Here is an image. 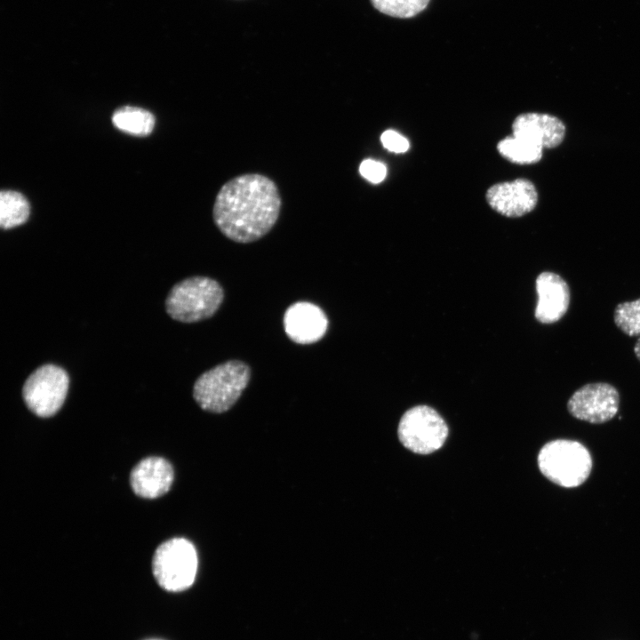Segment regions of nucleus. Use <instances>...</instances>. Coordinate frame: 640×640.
<instances>
[{
    "instance_id": "nucleus-2",
    "label": "nucleus",
    "mask_w": 640,
    "mask_h": 640,
    "mask_svg": "<svg viewBox=\"0 0 640 640\" xmlns=\"http://www.w3.org/2000/svg\"><path fill=\"white\" fill-rule=\"evenodd\" d=\"M251 376L249 366L230 360L204 372L196 380L193 396L204 411L221 413L229 410L247 387Z\"/></svg>"
},
{
    "instance_id": "nucleus-11",
    "label": "nucleus",
    "mask_w": 640,
    "mask_h": 640,
    "mask_svg": "<svg viewBox=\"0 0 640 640\" xmlns=\"http://www.w3.org/2000/svg\"><path fill=\"white\" fill-rule=\"evenodd\" d=\"M287 336L299 344H311L321 340L328 327L324 312L316 305L300 301L291 305L284 316Z\"/></svg>"
},
{
    "instance_id": "nucleus-8",
    "label": "nucleus",
    "mask_w": 640,
    "mask_h": 640,
    "mask_svg": "<svg viewBox=\"0 0 640 640\" xmlns=\"http://www.w3.org/2000/svg\"><path fill=\"white\" fill-rule=\"evenodd\" d=\"M620 394L606 382L588 383L569 398L567 409L574 418L593 424L611 420L618 412Z\"/></svg>"
},
{
    "instance_id": "nucleus-3",
    "label": "nucleus",
    "mask_w": 640,
    "mask_h": 640,
    "mask_svg": "<svg viewBox=\"0 0 640 640\" xmlns=\"http://www.w3.org/2000/svg\"><path fill=\"white\" fill-rule=\"evenodd\" d=\"M224 299L221 285L206 276H193L176 284L165 308L168 315L182 323H195L212 316Z\"/></svg>"
},
{
    "instance_id": "nucleus-19",
    "label": "nucleus",
    "mask_w": 640,
    "mask_h": 640,
    "mask_svg": "<svg viewBox=\"0 0 640 640\" xmlns=\"http://www.w3.org/2000/svg\"><path fill=\"white\" fill-rule=\"evenodd\" d=\"M359 172L365 180L378 184L385 179L387 169L385 164L379 161L365 159L361 163Z\"/></svg>"
},
{
    "instance_id": "nucleus-10",
    "label": "nucleus",
    "mask_w": 640,
    "mask_h": 640,
    "mask_svg": "<svg viewBox=\"0 0 640 640\" xmlns=\"http://www.w3.org/2000/svg\"><path fill=\"white\" fill-rule=\"evenodd\" d=\"M538 301L535 318L541 324H554L567 312L570 305V288L558 274L544 271L535 282Z\"/></svg>"
},
{
    "instance_id": "nucleus-16",
    "label": "nucleus",
    "mask_w": 640,
    "mask_h": 640,
    "mask_svg": "<svg viewBox=\"0 0 640 640\" xmlns=\"http://www.w3.org/2000/svg\"><path fill=\"white\" fill-rule=\"evenodd\" d=\"M29 216V204L16 191L3 190L0 194V225L4 229L20 226Z\"/></svg>"
},
{
    "instance_id": "nucleus-1",
    "label": "nucleus",
    "mask_w": 640,
    "mask_h": 640,
    "mask_svg": "<svg viewBox=\"0 0 640 640\" xmlns=\"http://www.w3.org/2000/svg\"><path fill=\"white\" fill-rule=\"evenodd\" d=\"M276 183L267 176L247 173L226 182L213 204L215 225L237 243L256 241L276 224L281 209Z\"/></svg>"
},
{
    "instance_id": "nucleus-21",
    "label": "nucleus",
    "mask_w": 640,
    "mask_h": 640,
    "mask_svg": "<svg viewBox=\"0 0 640 640\" xmlns=\"http://www.w3.org/2000/svg\"><path fill=\"white\" fill-rule=\"evenodd\" d=\"M634 353L637 359L640 361V336L634 346Z\"/></svg>"
},
{
    "instance_id": "nucleus-22",
    "label": "nucleus",
    "mask_w": 640,
    "mask_h": 640,
    "mask_svg": "<svg viewBox=\"0 0 640 640\" xmlns=\"http://www.w3.org/2000/svg\"><path fill=\"white\" fill-rule=\"evenodd\" d=\"M148 640H160V639H148Z\"/></svg>"
},
{
    "instance_id": "nucleus-20",
    "label": "nucleus",
    "mask_w": 640,
    "mask_h": 640,
    "mask_svg": "<svg viewBox=\"0 0 640 640\" xmlns=\"http://www.w3.org/2000/svg\"><path fill=\"white\" fill-rule=\"evenodd\" d=\"M380 141L384 148L394 153H404L410 147L408 140L393 130L385 131L380 136Z\"/></svg>"
},
{
    "instance_id": "nucleus-18",
    "label": "nucleus",
    "mask_w": 640,
    "mask_h": 640,
    "mask_svg": "<svg viewBox=\"0 0 640 640\" xmlns=\"http://www.w3.org/2000/svg\"><path fill=\"white\" fill-rule=\"evenodd\" d=\"M429 0H372L380 12L396 18H411L424 10Z\"/></svg>"
},
{
    "instance_id": "nucleus-14",
    "label": "nucleus",
    "mask_w": 640,
    "mask_h": 640,
    "mask_svg": "<svg viewBox=\"0 0 640 640\" xmlns=\"http://www.w3.org/2000/svg\"><path fill=\"white\" fill-rule=\"evenodd\" d=\"M112 122L117 129L124 132L145 136L152 132L155 117L146 109L126 106L115 111Z\"/></svg>"
},
{
    "instance_id": "nucleus-13",
    "label": "nucleus",
    "mask_w": 640,
    "mask_h": 640,
    "mask_svg": "<svg viewBox=\"0 0 640 640\" xmlns=\"http://www.w3.org/2000/svg\"><path fill=\"white\" fill-rule=\"evenodd\" d=\"M513 135L527 140L542 148H556L562 143L565 126L557 117L541 113L518 115L512 124Z\"/></svg>"
},
{
    "instance_id": "nucleus-15",
    "label": "nucleus",
    "mask_w": 640,
    "mask_h": 640,
    "mask_svg": "<svg viewBox=\"0 0 640 640\" xmlns=\"http://www.w3.org/2000/svg\"><path fill=\"white\" fill-rule=\"evenodd\" d=\"M497 149L505 159L518 164H531L539 162L543 150L541 147L514 135L499 141Z\"/></svg>"
},
{
    "instance_id": "nucleus-9",
    "label": "nucleus",
    "mask_w": 640,
    "mask_h": 640,
    "mask_svg": "<svg viewBox=\"0 0 640 640\" xmlns=\"http://www.w3.org/2000/svg\"><path fill=\"white\" fill-rule=\"evenodd\" d=\"M485 197L494 211L510 218L532 212L538 203L534 184L523 178L492 185L487 189Z\"/></svg>"
},
{
    "instance_id": "nucleus-6",
    "label": "nucleus",
    "mask_w": 640,
    "mask_h": 640,
    "mask_svg": "<svg viewBox=\"0 0 640 640\" xmlns=\"http://www.w3.org/2000/svg\"><path fill=\"white\" fill-rule=\"evenodd\" d=\"M448 427L441 415L428 405H417L406 411L398 425L403 445L419 454L431 453L443 446Z\"/></svg>"
},
{
    "instance_id": "nucleus-4",
    "label": "nucleus",
    "mask_w": 640,
    "mask_h": 640,
    "mask_svg": "<svg viewBox=\"0 0 640 640\" xmlns=\"http://www.w3.org/2000/svg\"><path fill=\"white\" fill-rule=\"evenodd\" d=\"M538 466L544 476L564 487L580 486L592 469L589 451L580 442L556 439L547 443L538 455Z\"/></svg>"
},
{
    "instance_id": "nucleus-17",
    "label": "nucleus",
    "mask_w": 640,
    "mask_h": 640,
    "mask_svg": "<svg viewBox=\"0 0 640 640\" xmlns=\"http://www.w3.org/2000/svg\"><path fill=\"white\" fill-rule=\"evenodd\" d=\"M613 320L616 326L628 336H640V298L618 304Z\"/></svg>"
},
{
    "instance_id": "nucleus-5",
    "label": "nucleus",
    "mask_w": 640,
    "mask_h": 640,
    "mask_svg": "<svg viewBox=\"0 0 640 640\" xmlns=\"http://www.w3.org/2000/svg\"><path fill=\"white\" fill-rule=\"evenodd\" d=\"M198 559L194 545L186 539L174 538L162 543L152 560L157 583L167 591H182L195 581Z\"/></svg>"
},
{
    "instance_id": "nucleus-7",
    "label": "nucleus",
    "mask_w": 640,
    "mask_h": 640,
    "mask_svg": "<svg viewBox=\"0 0 640 640\" xmlns=\"http://www.w3.org/2000/svg\"><path fill=\"white\" fill-rule=\"evenodd\" d=\"M68 384L65 370L55 364H44L26 380L22 388L24 402L38 417H51L62 406Z\"/></svg>"
},
{
    "instance_id": "nucleus-12",
    "label": "nucleus",
    "mask_w": 640,
    "mask_h": 640,
    "mask_svg": "<svg viewBox=\"0 0 640 640\" xmlns=\"http://www.w3.org/2000/svg\"><path fill=\"white\" fill-rule=\"evenodd\" d=\"M172 481V467L161 457H148L140 460L130 475L134 493L147 499L157 498L166 493Z\"/></svg>"
}]
</instances>
